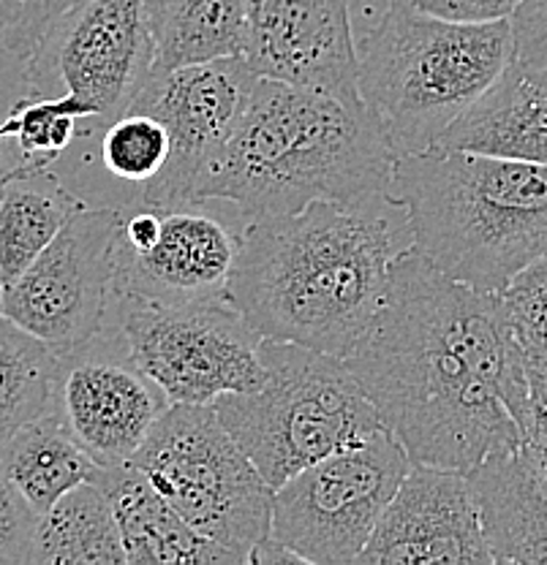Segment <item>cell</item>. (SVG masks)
I'll list each match as a JSON object with an SVG mask.
<instances>
[{
  "mask_svg": "<svg viewBox=\"0 0 547 565\" xmlns=\"http://www.w3.org/2000/svg\"><path fill=\"white\" fill-rule=\"evenodd\" d=\"M344 362L411 462L469 473L520 449L534 397L502 294L446 278L414 245Z\"/></svg>",
  "mask_w": 547,
  "mask_h": 565,
  "instance_id": "obj_1",
  "label": "cell"
},
{
  "mask_svg": "<svg viewBox=\"0 0 547 565\" xmlns=\"http://www.w3.org/2000/svg\"><path fill=\"white\" fill-rule=\"evenodd\" d=\"M392 210L379 196L249 221L227 299L262 338L346 359L385 302L392 258L411 245Z\"/></svg>",
  "mask_w": 547,
  "mask_h": 565,
  "instance_id": "obj_2",
  "label": "cell"
},
{
  "mask_svg": "<svg viewBox=\"0 0 547 565\" xmlns=\"http://www.w3.org/2000/svg\"><path fill=\"white\" fill-rule=\"evenodd\" d=\"M398 156L365 104L259 76L238 128L191 191V204L232 202L245 221L311 202L387 196Z\"/></svg>",
  "mask_w": 547,
  "mask_h": 565,
  "instance_id": "obj_3",
  "label": "cell"
},
{
  "mask_svg": "<svg viewBox=\"0 0 547 565\" xmlns=\"http://www.w3.org/2000/svg\"><path fill=\"white\" fill-rule=\"evenodd\" d=\"M387 196L411 245L480 291L502 294L547 253V163L433 147L398 158Z\"/></svg>",
  "mask_w": 547,
  "mask_h": 565,
  "instance_id": "obj_4",
  "label": "cell"
},
{
  "mask_svg": "<svg viewBox=\"0 0 547 565\" xmlns=\"http://www.w3.org/2000/svg\"><path fill=\"white\" fill-rule=\"evenodd\" d=\"M515 61L509 20L452 22L396 0L357 39V90L398 158L433 150Z\"/></svg>",
  "mask_w": 547,
  "mask_h": 565,
  "instance_id": "obj_5",
  "label": "cell"
},
{
  "mask_svg": "<svg viewBox=\"0 0 547 565\" xmlns=\"http://www.w3.org/2000/svg\"><path fill=\"white\" fill-rule=\"evenodd\" d=\"M259 356L267 370L262 388L223 394L213 408L273 490L333 451L385 429L344 359L267 338Z\"/></svg>",
  "mask_w": 547,
  "mask_h": 565,
  "instance_id": "obj_6",
  "label": "cell"
},
{
  "mask_svg": "<svg viewBox=\"0 0 547 565\" xmlns=\"http://www.w3.org/2000/svg\"><path fill=\"white\" fill-rule=\"evenodd\" d=\"M132 465L188 525L240 565L270 535L273 487L229 435L213 405H169Z\"/></svg>",
  "mask_w": 547,
  "mask_h": 565,
  "instance_id": "obj_7",
  "label": "cell"
},
{
  "mask_svg": "<svg viewBox=\"0 0 547 565\" xmlns=\"http://www.w3.org/2000/svg\"><path fill=\"white\" fill-rule=\"evenodd\" d=\"M409 468L401 440L376 429L275 487L270 535L299 563H357Z\"/></svg>",
  "mask_w": 547,
  "mask_h": 565,
  "instance_id": "obj_8",
  "label": "cell"
},
{
  "mask_svg": "<svg viewBox=\"0 0 547 565\" xmlns=\"http://www.w3.org/2000/svg\"><path fill=\"white\" fill-rule=\"evenodd\" d=\"M117 327L139 367L169 403L213 405L223 394L262 388V334L227 297L188 305L115 302Z\"/></svg>",
  "mask_w": 547,
  "mask_h": 565,
  "instance_id": "obj_9",
  "label": "cell"
},
{
  "mask_svg": "<svg viewBox=\"0 0 547 565\" xmlns=\"http://www.w3.org/2000/svg\"><path fill=\"white\" fill-rule=\"evenodd\" d=\"M31 96H72L93 111L91 137L137 104L156 68L143 0H87L28 57Z\"/></svg>",
  "mask_w": 547,
  "mask_h": 565,
  "instance_id": "obj_10",
  "label": "cell"
},
{
  "mask_svg": "<svg viewBox=\"0 0 547 565\" xmlns=\"http://www.w3.org/2000/svg\"><path fill=\"white\" fill-rule=\"evenodd\" d=\"M117 228L120 210L82 207L0 291V316L55 351L93 338L107 321Z\"/></svg>",
  "mask_w": 547,
  "mask_h": 565,
  "instance_id": "obj_11",
  "label": "cell"
},
{
  "mask_svg": "<svg viewBox=\"0 0 547 565\" xmlns=\"http://www.w3.org/2000/svg\"><path fill=\"white\" fill-rule=\"evenodd\" d=\"M164 388L139 367L117 323L57 351L52 414L98 465H126L169 408Z\"/></svg>",
  "mask_w": 547,
  "mask_h": 565,
  "instance_id": "obj_12",
  "label": "cell"
},
{
  "mask_svg": "<svg viewBox=\"0 0 547 565\" xmlns=\"http://www.w3.org/2000/svg\"><path fill=\"white\" fill-rule=\"evenodd\" d=\"M259 74L243 55L152 68L132 109L156 115L169 134L164 169L143 185L139 202L150 207H186L204 169L232 137L251 102Z\"/></svg>",
  "mask_w": 547,
  "mask_h": 565,
  "instance_id": "obj_13",
  "label": "cell"
},
{
  "mask_svg": "<svg viewBox=\"0 0 547 565\" xmlns=\"http://www.w3.org/2000/svg\"><path fill=\"white\" fill-rule=\"evenodd\" d=\"M245 61L259 76L360 104L349 0H245Z\"/></svg>",
  "mask_w": 547,
  "mask_h": 565,
  "instance_id": "obj_14",
  "label": "cell"
},
{
  "mask_svg": "<svg viewBox=\"0 0 547 565\" xmlns=\"http://www.w3.org/2000/svg\"><path fill=\"white\" fill-rule=\"evenodd\" d=\"M357 563H493L469 476L411 462Z\"/></svg>",
  "mask_w": 547,
  "mask_h": 565,
  "instance_id": "obj_15",
  "label": "cell"
},
{
  "mask_svg": "<svg viewBox=\"0 0 547 565\" xmlns=\"http://www.w3.org/2000/svg\"><path fill=\"white\" fill-rule=\"evenodd\" d=\"M161 232L147 250L115 243V302L188 305L227 297L240 250V234L199 204L161 207Z\"/></svg>",
  "mask_w": 547,
  "mask_h": 565,
  "instance_id": "obj_16",
  "label": "cell"
},
{
  "mask_svg": "<svg viewBox=\"0 0 547 565\" xmlns=\"http://www.w3.org/2000/svg\"><path fill=\"white\" fill-rule=\"evenodd\" d=\"M91 481L109 498L126 565H240L227 550L188 525L137 465L96 468Z\"/></svg>",
  "mask_w": 547,
  "mask_h": 565,
  "instance_id": "obj_17",
  "label": "cell"
},
{
  "mask_svg": "<svg viewBox=\"0 0 547 565\" xmlns=\"http://www.w3.org/2000/svg\"><path fill=\"white\" fill-rule=\"evenodd\" d=\"M436 147L547 163V66L512 61Z\"/></svg>",
  "mask_w": 547,
  "mask_h": 565,
  "instance_id": "obj_18",
  "label": "cell"
},
{
  "mask_svg": "<svg viewBox=\"0 0 547 565\" xmlns=\"http://www.w3.org/2000/svg\"><path fill=\"white\" fill-rule=\"evenodd\" d=\"M493 563H547V490L526 451H502L469 470Z\"/></svg>",
  "mask_w": 547,
  "mask_h": 565,
  "instance_id": "obj_19",
  "label": "cell"
},
{
  "mask_svg": "<svg viewBox=\"0 0 547 565\" xmlns=\"http://www.w3.org/2000/svg\"><path fill=\"white\" fill-rule=\"evenodd\" d=\"M82 207L50 167L20 161L0 174V288L20 278Z\"/></svg>",
  "mask_w": 547,
  "mask_h": 565,
  "instance_id": "obj_20",
  "label": "cell"
},
{
  "mask_svg": "<svg viewBox=\"0 0 547 565\" xmlns=\"http://www.w3.org/2000/svg\"><path fill=\"white\" fill-rule=\"evenodd\" d=\"M156 68L245 55V0H143Z\"/></svg>",
  "mask_w": 547,
  "mask_h": 565,
  "instance_id": "obj_21",
  "label": "cell"
},
{
  "mask_svg": "<svg viewBox=\"0 0 547 565\" xmlns=\"http://www.w3.org/2000/svg\"><path fill=\"white\" fill-rule=\"evenodd\" d=\"M98 465L82 451V446L69 435L55 414L22 424L3 446H0V470L11 484L44 514L61 494L74 490L82 481H91Z\"/></svg>",
  "mask_w": 547,
  "mask_h": 565,
  "instance_id": "obj_22",
  "label": "cell"
},
{
  "mask_svg": "<svg viewBox=\"0 0 547 565\" xmlns=\"http://www.w3.org/2000/svg\"><path fill=\"white\" fill-rule=\"evenodd\" d=\"M31 563L126 565L120 527L102 487L82 481L39 514Z\"/></svg>",
  "mask_w": 547,
  "mask_h": 565,
  "instance_id": "obj_23",
  "label": "cell"
},
{
  "mask_svg": "<svg viewBox=\"0 0 547 565\" xmlns=\"http://www.w3.org/2000/svg\"><path fill=\"white\" fill-rule=\"evenodd\" d=\"M57 351L0 316V446L52 411Z\"/></svg>",
  "mask_w": 547,
  "mask_h": 565,
  "instance_id": "obj_24",
  "label": "cell"
},
{
  "mask_svg": "<svg viewBox=\"0 0 547 565\" xmlns=\"http://www.w3.org/2000/svg\"><path fill=\"white\" fill-rule=\"evenodd\" d=\"M22 161L52 167L80 137H91L93 111L72 96H25L6 117Z\"/></svg>",
  "mask_w": 547,
  "mask_h": 565,
  "instance_id": "obj_25",
  "label": "cell"
},
{
  "mask_svg": "<svg viewBox=\"0 0 547 565\" xmlns=\"http://www.w3.org/2000/svg\"><path fill=\"white\" fill-rule=\"evenodd\" d=\"M169 158V134L156 115L128 109L102 128V163L126 182H150Z\"/></svg>",
  "mask_w": 547,
  "mask_h": 565,
  "instance_id": "obj_26",
  "label": "cell"
},
{
  "mask_svg": "<svg viewBox=\"0 0 547 565\" xmlns=\"http://www.w3.org/2000/svg\"><path fill=\"white\" fill-rule=\"evenodd\" d=\"M502 302L520 345H547V253L509 280Z\"/></svg>",
  "mask_w": 547,
  "mask_h": 565,
  "instance_id": "obj_27",
  "label": "cell"
},
{
  "mask_svg": "<svg viewBox=\"0 0 547 565\" xmlns=\"http://www.w3.org/2000/svg\"><path fill=\"white\" fill-rule=\"evenodd\" d=\"M82 3H87V0H17L14 17L0 31V41H3V46L11 55L28 61L31 52L39 46V41L44 39V33L66 11H72Z\"/></svg>",
  "mask_w": 547,
  "mask_h": 565,
  "instance_id": "obj_28",
  "label": "cell"
},
{
  "mask_svg": "<svg viewBox=\"0 0 547 565\" xmlns=\"http://www.w3.org/2000/svg\"><path fill=\"white\" fill-rule=\"evenodd\" d=\"M39 514L0 470V563H31Z\"/></svg>",
  "mask_w": 547,
  "mask_h": 565,
  "instance_id": "obj_29",
  "label": "cell"
},
{
  "mask_svg": "<svg viewBox=\"0 0 547 565\" xmlns=\"http://www.w3.org/2000/svg\"><path fill=\"white\" fill-rule=\"evenodd\" d=\"M515 61L547 66V0H523L509 17Z\"/></svg>",
  "mask_w": 547,
  "mask_h": 565,
  "instance_id": "obj_30",
  "label": "cell"
},
{
  "mask_svg": "<svg viewBox=\"0 0 547 565\" xmlns=\"http://www.w3.org/2000/svg\"><path fill=\"white\" fill-rule=\"evenodd\" d=\"M414 9L452 22L509 20L523 0H409Z\"/></svg>",
  "mask_w": 547,
  "mask_h": 565,
  "instance_id": "obj_31",
  "label": "cell"
},
{
  "mask_svg": "<svg viewBox=\"0 0 547 565\" xmlns=\"http://www.w3.org/2000/svg\"><path fill=\"white\" fill-rule=\"evenodd\" d=\"M520 449L526 451L534 473L539 476V481H543L547 490V405L537 403V399L532 403L528 419L523 424Z\"/></svg>",
  "mask_w": 547,
  "mask_h": 565,
  "instance_id": "obj_32",
  "label": "cell"
},
{
  "mask_svg": "<svg viewBox=\"0 0 547 565\" xmlns=\"http://www.w3.org/2000/svg\"><path fill=\"white\" fill-rule=\"evenodd\" d=\"M526 356V379L532 397L547 405V345H523Z\"/></svg>",
  "mask_w": 547,
  "mask_h": 565,
  "instance_id": "obj_33",
  "label": "cell"
},
{
  "mask_svg": "<svg viewBox=\"0 0 547 565\" xmlns=\"http://www.w3.org/2000/svg\"><path fill=\"white\" fill-rule=\"evenodd\" d=\"M396 0H349V20L351 31H355V41L379 25L381 17L390 11Z\"/></svg>",
  "mask_w": 547,
  "mask_h": 565,
  "instance_id": "obj_34",
  "label": "cell"
},
{
  "mask_svg": "<svg viewBox=\"0 0 547 565\" xmlns=\"http://www.w3.org/2000/svg\"><path fill=\"white\" fill-rule=\"evenodd\" d=\"M14 9H17V0H0V31H3V28L11 22Z\"/></svg>",
  "mask_w": 547,
  "mask_h": 565,
  "instance_id": "obj_35",
  "label": "cell"
},
{
  "mask_svg": "<svg viewBox=\"0 0 547 565\" xmlns=\"http://www.w3.org/2000/svg\"><path fill=\"white\" fill-rule=\"evenodd\" d=\"M6 139H9V128H6V122H0V147H3Z\"/></svg>",
  "mask_w": 547,
  "mask_h": 565,
  "instance_id": "obj_36",
  "label": "cell"
},
{
  "mask_svg": "<svg viewBox=\"0 0 547 565\" xmlns=\"http://www.w3.org/2000/svg\"><path fill=\"white\" fill-rule=\"evenodd\" d=\"M0 291H3V288H0Z\"/></svg>",
  "mask_w": 547,
  "mask_h": 565,
  "instance_id": "obj_37",
  "label": "cell"
}]
</instances>
